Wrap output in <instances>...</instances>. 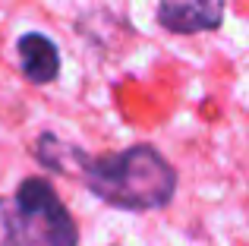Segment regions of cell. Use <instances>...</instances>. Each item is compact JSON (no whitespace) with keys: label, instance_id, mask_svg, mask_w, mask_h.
Returning a JSON list of instances; mask_svg holds the SVG:
<instances>
[{"label":"cell","instance_id":"cell-3","mask_svg":"<svg viewBox=\"0 0 249 246\" xmlns=\"http://www.w3.org/2000/svg\"><path fill=\"white\" fill-rule=\"evenodd\" d=\"M224 19V0H161L158 22L177 35L212 32Z\"/></svg>","mask_w":249,"mask_h":246},{"label":"cell","instance_id":"cell-2","mask_svg":"<svg viewBox=\"0 0 249 246\" xmlns=\"http://www.w3.org/2000/svg\"><path fill=\"white\" fill-rule=\"evenodd\" d=\"M76 240L79 230L48 180L29 177L13 199H0V246H76Z\"/></svg>","mask_w":249,"mask_h":246},{"label":"cell","instance_id":"cell-4","mask_svg":"<svg viewBox=\"0 0 249 246\" xmlns=\"http://www.w3.org/2000/svg\"><path fill=\"white\" fill-rule=\"evenodd\" d=\"M19 67H22L29 82H38V86L51 82L57 76V70H60L57 44L48 35H38V32L22 35L19 38Z\"/></svg>","mask_w":249,"mask_h":246},{"label":"cell","instance_id":"cell-1","mask_svg":"<svg viewBox=\"0 0 249 246\" xmlns=\"http://www.w3.org/2000/svg\"><path fill=\"white\" fill-rule=\"evenodd\" d=\"M73 158L79 161L85 186L114 209L148 211L164 209L174 199L177 171L152 145H133L126 152L101 155V158H89L73 148Z\"/></svg>","mask_w":249,"mask_h":246}]
</instances>
